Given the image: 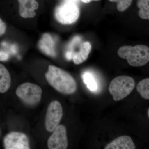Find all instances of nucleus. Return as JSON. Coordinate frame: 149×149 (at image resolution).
Returning <instances> with one entry per match:
<instances>
[{
	"mask_svg": "<svg viewBox=\"0 0 149 149\" xmlns=\"http://www.w3.org/2000/svg\"><path fill=\"white\" fill-rule=\"evenodd\" d=\"M45 77L48 83L62 94L71 95L77 90V83L74 78L68 72L57 67L49 65Z\"/></svg>",
	"mask_w": 149,
	"mask_h": 149,
	"instance_id": "nucleus-1",
	"label": "nucleus"
},
{
	"mask_svg": "<svg viewBox=\"0 0 149 149\" xmlns=\"http://www.w3.org/2000/svg\"><path fill=\"white\" fill-rule=\"evenodd\" d=\"M117 53L120 58L127 60L128 64L133 67L144 66L149 61V48L144 45L123 46L118 49Z\"/></svg>",
	"mask_w": 149,
	"mask_h": 149,
	"instance_id": "nucleus-2",
	"label": "nucleus"
},
{
	"mask_svg": "<svg viewBox=\"0 0 149 149\" xmlns=\"http://www.w3.org/2000/svg\"><path fill=\"white\" fill-rule=\"evenodd\" d=\"M135 87L132 77L121 75L114 78L110 84L109 91L115 101L121 100L129 95Z\"/></svg>",
	"mask_w": 149,
	"mask_h": 149,
	"instance_id": "nucleus-3",
	"label": "nucleus"
},
{
	"mask_svg": "<svg viewBox=\"0 0 149 149\" xmlns=\"http://www.w3.org/2000/svg\"><path fill=\"white\" fill-rule=\"evenodd\" d=\"M80 15V9L75 3L65 1L58 6L55 10L56 19L63 24H70L75 22Z\"/></svg>",
	"mask_w": 149,
	"mask_h": 149,
	"instance_id": "nucleus-4",
	"label": "nucleus"
},
{
	"mask_svg": "<svg viewBox=\"0 0 149 149\" xmlns=\"http://www.w3.org/2000/svg\"><path fill=\"white\" fill-rule=\"evenodd\" d=\"M42 93V91L40 86L28 83L19 85L16 91L17 97L25 103L30 105H34L40 101Z\"/></svg>",
	"mask_w": 149,
	"mask_h": 149,
	"instance_id": "nucleus-5",
	"label": "nucleus"
},
{
	"mask_svg": "<svg viewBox=\"0 0 149 149\" xmlns=\"http://www.w3.org/2000/svg\"><path fill=\"white\" fill-rule=\"evenodd\" d=\"M63 111L61 104L53 101L48 107L46 114L45 127L49 132H53L58 125L62 118Z\"/></svg>",
	"mask_w": 149,
	"mask_h": 149,
	"instance_id": "nucleus-6",
	"label": "nucleus"
},
{
	"mask_svg": "<svg viewBox=\"0 0 149 149\" xmlns=\"http://www.w3.org/2000/svg\"><path fill=\"white\" fill-rule=\"evenodd\" d=\"M5 148L6 149H29V140L27 136L20 132L8 133L3 140Z\"/></svg>",
	"mask_w": 149,
	"mask_h": 149,
	"instance_id": "nucleus-7",
	"label": "nucleus"
},
{
	"mask_svg": "<svg viewBox=\"0 0 149 149\" xmlns=\"http://www.w3.org/2000/svg\"><path fill=\"white\" fill-rule=\"evenodd\" d=\"M48 141L50 149H65L68 146L66 128L64 125H58Z\"/></svg>",
	"mask_w": 149,
	"mask_h": 149,
	"instance_id": "nucleus-8",
	"label": "nucleus"
},
{
	"mask_svg": "<svg viewBox=\"0 0 149 149\" xmlns=\"http://www.w3.org/2000/svg\"><path fill=\"white\" fill-rule=\"evenodd\" d=\"M91 49L92 47L89 42L82 43L78 52H68L66 54V58L68 60L72 59L74 64H81L88 59Z\"/></svg>",
	"mask_w": 149,
	"mask_h": 149,
	"instance_id": "nucleus-9",
	"label": "nucleus"
},
{
	"mask_svg": "<svg viewBox=\"0 0 149 149\" xmlns=\"http://www.w3.org/2000/svg\"><path fill=\"white\" fill-rule=\"evenodd\" d=\"M19 3V14L24 18H33L36 15L35 10L39 7L36 0H18Z\"/></svg>",
	"mask_w": 149,
	"mask_h": 149,
	"instance_id": "nucleus-10",
	"label": "nucleus"
},
{
	"mask_svg": "<svg viewBox=\"0 0 149 149\" xmlns=\"http://www.w3.org/2000/svg\"><path fill=\"white\" fill-rule=\"evenodd\" d=\"M136 148L131 138L127 136H120L113 140L105 147L104 149H135Z\"/></svg>",
	"mask_w": 149,
	"mask_h": 149,
	"instance_id": "nucleus-11",
	"label": "nucleus"
},
{
	"mask_svg": "<svg viewBox=\"0 0 149 149\" xmlns=\"http://www.w3.org/2000/svg\"><path fill=\"white\" fill-rule=\"evenodd\" d=\"M38 46L40 49L47 55L52 57L56 56L55 42L50 34L46 33L43 35L38 43Z\"/></svg>",
	"mask_w": 149,
	"mask_h": 149,
	"instance_id": "nucleus-12",
	"label": "nucleus"
},
{
	"mask_svg": "<svg viewBox=\"0 0 149 149\" xmlns=\"http://www.w3.org/2000/svg\"><path fill=\"white\" fill-rule=\"evenodd\" d=\"M11 77L8 70L0 63V93H5L10 86Z\"/></svg>",
	"mask_w": 149,
	"mask_h": 149,
	"instance_id": "nucleus-13",
	"label": "nucleus"
},
{
	"mask_svg": "<svg viewBox=\"0 0 149 149\" xmlns=\"http://www.w3.org/2000/svg\"><path fill=\"white\" fill-rule=\"evenodd\" d=\"M137 6L140 9L139 17L142 19H149V0H138Z\"/></svg>",
	"mask_w": 149,
	"mask_h": 149,
	"instance_id": "nucleus-14",
	"label": "nucleus"
},
{
	"mask_svg": "<svg viewBox=\"0 0 149 149\" xmlns=\"http://www.w3.org/2000/svg\"><path fill=\"white\" fill-rule=\"evenodd\" d=\"M137 90L143 98L149 99V78H146L140 81L137 86Z\"/></svg>",
	"mask_w": 149,
	"mask_h": 149,
	"instance_id": "nucleus-15",
	"label": "nucleus"
},
{
	"mask_svg": "<svg viewBox=\"0 0 149 149\" xmlns=\"http://www.w3.org/2000/svg\"><path fill=\"white\" fill-rule=\"evenodd\" d=\"M83 79L84 83L91 91H95L97 90V85L93 74L89 72L85 73L83 75Z\"/></svg>",
	"mask_w": 149,
	"mask_h": 149,
	"instance_id": "nucleus-16",
	"label": "nucleus"
},
{
	"mask_svg": "<svg viewBox=\"0 0 149 149\" xmlns=\"http://www.w3.org/2000/svg\"><path fill=\"white\" fill-rule=\"evenodd\" d=\"M111 2H116L117 3L118 10L120 12H123L129 7L133 0H109Z\"/></svg>",
	"mask_w": 149,
	"mask_h": 149,
	"instance_id": "nucleus-17",
	"label": "nucleus"
},
{
	"mask_svg": "<svg viewBox=\"0 0 149 149\" xmlns=\"http://www.w3.org/2000/svg\"><path fill=\"white\" fill-rule=\"evenodd\" d=\"M6 29L5 23L0 18V36L5 34Z\"/></svg>",
	"mask_w": 149,
	"mask_h": 149,
	"instance_id": "nucleus-18",
	"label": "nucleus"
},
{
	"mask_svg": "<svg viewBox=\"0 0 149 149\" xmlns=\"http://www.w3.org/2000/svg\"><path fill=\"white\" fill-rule=\"evenodd\" d=\"M9 57V55L6 53L2 51H0V61H6Z\"/></svg>",
	"mask_w": 149,
	"mask_h": 149,
	"instance_id": "nucleus-19",
	"label": "nucleus"
},
{
	"mask_svg": "<svg viewBox=\"0 0 149 149\" xmlns=\"http://www.w3.org/2000/svg\"><path fill=\"white\" fill-rule=\"evenodd\" d=\"M77 1H78V0H65V1L74 3L77 4Z\"/></svg>",
	"mask_w": 149,
	"mask_h": 149,
	"instance_id": "nucleus-20",
	"label": "nucleus"
},
{
	"mask_svg": "<svg viewBox=\"0 0 149 149\" xmlns=\"http://www.w3.org/2000/svg\"><path fill=\"white\" fill-rule=\"evenodd\" d=\"M81 1L83 3H90L92 1V0H81Z\"/></svg>",
	"mask_w": 149,
	"mask_h": 149,
	"instance_id": "nucleus-21",
	"label": "nucleus"
},
{
	"mask_svg": "<svg viewBox=\"0 0 149 149\" xmlns=\"http://www.w3.org/2000/svg\"><path fill=\"white\" fill-rule=\"evenodd\" d=\"M148 117H149V109H148Z\"/></svg>",
	"mask_w": 149,
	"mask_h": 149,
	"instance_id": "nucleus-22",
	"label": "nucleus"
},
{
	"mask_svg": "<svg viewBox=\"0 0 149 149\" xmlns=\"http://www.w3.org/2000/svg\"><path fill=\"white\" fill-rule=\"evenodd\" d=\"M100 1V0H92V1Z\"/></svg>",
	"mask_w": 149,
	"mask_h": 149,
	"instance_id": "nucleus-23",
	"label": "nucleus"
}]
</instances>
